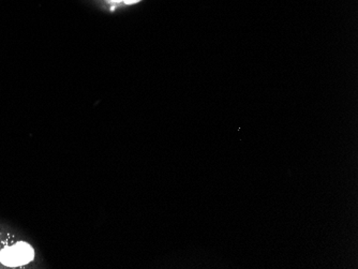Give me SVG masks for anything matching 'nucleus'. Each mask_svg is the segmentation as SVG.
Wrapping results in <instances>:
<instances>
[{"label":"nucleus","mask_w":358,"mask_h":269,"mask_svg":"<svg viewBox=\"0 0 358 269\" xmlns=\"http://www.w3.org/2000/svg\"><path fill=\"white\" fill-rule=\"evenodd\" d=\"M141 0H123V3H127V5H133V3H139Z\"/></svg>","instance_id":"2"},{"label":"nucleus","mask_w":358,"mask_h":269,"mask_svg":"<svg viewBox=\"0 0 358 269\" xmlns=\"http://www.w3.org/2000/svg\"><path fill=\"white\" fill-rule=\"evenodd\" d=\"M33 259V250L29 244L19 243L15 246L3 249L0 253V261L7 266H20L31 262Z\"/></svg>","instance_id":"1"},{"label":"nucleus","mask_w":358,"mask_h":269,"mask_svg":"<svg viewBox=\"0 0 358 269\" xmlns=\"http://www.w3.org/2000/svg\"><path fill=\"white\" fill-rule=\"evenodd\" d=\"M114 3H119V1H123V0H112Z\"/></svg>","instance_id":"3"}]
</instances>
